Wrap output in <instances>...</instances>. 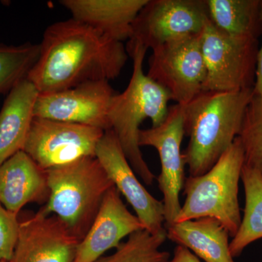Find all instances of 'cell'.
I'll return each instance as SVG.
<instances>
[{"instance_id":"cell-1","label":"cell","mask_w":262,"mask_h":262,"mask_svg":"<svg viewBox=\"0 0 262 262\" xmlns=\"http://www.w3.org/2000/svg\"><path fill=\"white\" fill-rule=\"evenodd\" d=\"M39 46L27 77L39 94L115 80L129 56L123 43L72 18L49 26Z\"/></svg>"},{"instance_id":"cell-2","label":"cell","mask_w":262,"mask_h":262,"mask_svg":"<svg viewBox=\"0 0 262 262\" xmlns=\"http://www.w3.org/2000/svg\"><path fill=\"white\" fill-rule=\"evenodd\" d=\"M253 89L203 91L184 106V130L189 137L183 152L189 176L207 173L238 137Z\"/></svg>"},{"instance_id":"cell-3","label":"cell","mask_w":262,"mask_h":262,"mask_svg":"<svg viewBox=\"0 0 262 262\" xmlns=\"http://www.w3.org/2000/svg\"><path fill=\"white\" fill-rule=\"evenodd\" d=\"M126 50L133 60L132 76L126 89L114 96L108 120L111 130L136 175L150 186L155 177L143 158L139 144V127L146 119L151 120V127L161 125L168 115V102L172 98L166 89L144 72L143 63L147 48L130 39Z\"/></svg>"},{"instance_id":"cell-4","label":"cell","mask_w":262,"mask_h":262,"mask_svg":"<svg viewBox=\"0 0 262 262\" xmlns=\"http://www.w3.org/2000/svg\"><path fill=\"white\" fill-rule=\"evenodd\" d=\"M49 200L39 211L57 215L80 241L89 232L114 184L96 157L46 170Z\"/></svg>"},{"instance_id":"cell-5","label":"cell","mask_w":262,"mask_h":262,"mask_svg":"<svg viewBox=\"0 0 262 262\" xmlns=\"http://www.w3.org/2000/svg\"><path fill=\"white\" fill-rule=\"evenodd\" d=\"M244 163V149L237 137L207 173L185 179V201L175 222L210 217L233 237L242 220L238 192Z\"/></svg>"},{"instance_id":"cell-6","label":"cell","mask_w":262,"mask_h":262,"mask_svg":"<svg viewBox=\"0 0 262 262\" xmlns=\"http://www.w3.org/2000/svg\"><path fill=\"white\" fill-rule=\"evenodd\" d=\"M202 53L206 68L203 91L235 92L253 89L258 40L232 37L208 18L201 34Z\"/></svg>"},{"instance_id":"cell-7","label":"cell","mask_w":262,"mask_h":262,"mask_svg":"<svg viewBox=\"0 0 262 262\" xmlns=\"http://www.w3.org/2000/svg\"><path fill=\"white\" fill-rule=\"evenodd\" d=\"M146 75L166 89L177 104L190 102L203 92L206 78L201 34L153 49Z\"/></svg>"},{"instance_id":"cell-8","label":"cell","mask_w":262,"mask_h":262,"mask_svg":"<svg viewBox=\"0 0 262 262\" xmlns=\"http://www.w3.org/2000/svg\"><path fill=\"white\" fill-rule=\"evenodd\" d=\"M105 131L96 127L34 117L24 151L42 168L96 157Z\"/></svg>"},{"instance_id":"cell-9","label":"cell","mask_w":262,"mask_h":262,"mask_svg":"<svg viewBox=\"0 0 262 262\" xmlns=\"http://www.w3.org/2000/svg\"><path fill=\"white\" fill-rule=\"evenodd\" d=\"M208 18L206 0H148L136 17L130 39L152 51L201 34Z\"/></svg>"},{"instance_id":"cell-10","label":"cell","mask_w":262,"mask_h":262,"mask_svg":"<svg viewBox=\"0 0 262 262\" xmlns=\"http://www.w3.org/2000/svg\"><path fill=\"white\" fill-rule=\"evenodd\" d=\"M184 135V106L177 103L169 107L161 125L139 132V146H152L159 154L161 172L158 182L163 195L166 226L175 222L182 208L179 195L185 182L186 165L181 146Z\"/></svg>"},{"instance_id":"cell-11","label":"cell","mask_w":262,"mask_h":262,"mask_svg":"<svg viewBox=\"0 0 262 262\" xmlns=\"http://www.w3.org/2000/svg\"><path fill=\"white\" fill-rule=\"evenodd\" d=\"M117 93L108 81H94L38 95L34 117L111 130L108 113Z\"/></svg>"},{"instance_id":"cell-12","label":"cell","mask_w":262,"mask_h":262,"mask_svg":"<svg viewBox=\"0 0 262 262\" xmlns=\"http://www.w3.org/2000/svg\"><path fill=\"white\" fill-rule=\"evenodd\" d=\"M96 158L134 208L144 229L152 234L165 230L163 201L151 195L139 182L113 130L105 131L96 147Z\"/></svg>"},{"instance_id":"cell-13","label":"cell","mask_w":262,"mask_h":262,"mask_svg":"<svg viewBox=\"0 0 262 262\" xmlns=\"http://www.w3.org/2000/svg\"><path fill=\"white\" fill-rule=\"evenodd\" d=\"M80 242L57 215L38 211L20 220L10 262H73Z\"/></svg>"},{"instance_id":"cell-14","label":"cell","mask_w":262,"mask_h":262,"mask_svg":"<svg viewBox=\"0 0 262 262\" xmlns=\"http://www.w3.org/2000/svg\"><path fill=\"white\" fill-rule=\"evenodd\" d=\"M144 229L114 186L103 198L89 232L79 243L73 262H96L108 250L118 247L122 239Z\"/></svg>"},{"instance_id":"cell-15","label":"cell","mask_w":262,"mask_h":262,"mask_svg":"<svg viewBox=\"0 0 262 262\" xmlns=\"http://www.w3.org/2000/svg\"><path fill=\"white\" fill-rule=\"evenodd\" d=\"M50 189L46 171L24 151L0 165V203L18 215L29 203L48 201Z\"/></svg>"},{"instance_id":"cell-16","label":"cell","mask_w":262,"mask_h":262,"mask_svg":"<svg viewBox=\"0 0 262 262\" xmlns=\"http://www.w3.org/2000/svg\"><path fill=\"white\" fill-rule=\"evenodd\" d=\"M148 0H61L72 18L119 41L130 39L133 25Z\"/></svg>"},{"instance_id":"cell-17","label":"cell","mask_w":262,"mask_h":262,"mask_svg":"<svg viewBox=\"0 0 262 262\" xmlns=\"http://www.w3.org/2000/svg\"><path fill=\"white\" fill-rule=\"evenodd\" d=\"M38 95L35 86L26 79L5 98L0 111V165L24 151Z\"/></svg>"},{"instance_id":"cell-18","label":"cell","mask_w":262,"mask_h":262,"mask_svg":"<svg viewBox=\"0 0 262 262\" xmlns=\"http://www.w3.org/2000/svg\"><path fill=\"white\" fill-rule=\"evenodd\" d=\"M167 238L184 246L205 262H234L229 232L210 217L174 222L166 226Z\"/></svg>"},{"instance_id":"cell-19","label":"cell","mask_w":262,"mask_h":262,"mask_svg":"<svg viewBox=\"0 0 262 262\" xmlns=\"http://www.w3.org/2000/svg\"><path fill=\"white\" fill-rule=\"evenodd\" d=\"M211 23L235 37L258 39L262 34L261 0H206Z\"/></svg>"},{"instance_id":"cell-20","label":"cell","mask_w":262,"mask_h":262,"mask_svg":"<svg viewBox=\"0 0 262 262\" xmlns=\"http://www.w3.org/2000/svg\"><path fill=\"white\" fill-rule=\"evenodd\" d=\"M241 181L245 192L244 213L229 244L233 258L238 257L250 244L262 238V176L256 169L244 165Z\"/></svg>"},{"instance_id":"cell-21","label":"cell","mask_w":262,"mask_h":262,"mask_svg":"<svg viewBox=\"0 0 262 262\" xmlns=\"http://www.w3.org/2000/svg\"><path fill=\"white\" fill-rule=\"evenodd\" d=\"M166 238V229L158 234L141 229L131 234L113 254L96 262H165L170 258V253L160 248Z\"/></svg>"},{"instance_id":"cell-22","label":"cell","mask_w":262,"mask_h":262,"mask_svg":"<svg viewBox=\"0 0 262 262\" xmlns=\"http://www.w3.org/2000/svg\"><path fill=\"white\" fill-rule=\"evenodd\" d=\"M39 44L26 42L20 46L0 43V94H8L27 79L39 56Z\"/></svg>"},{"instance_id":"cell-23","label":"cell","mask_w":262,"mask_h":262,"mask_svg":"<svg viewBox=\"0 0 262 262\" xmlns=\"http://www.w3.org/2000/svg\"><path fill=\"white\" fill-rule=\"evenodd\" d=\"M238 138L244 153V165L262 176V97L253 94L243 122Z\"/></svg>"},{"instance_id":"cell-24","label":"cell","mask_w":262,"mask_h":262,"mask_svg":"<svg viewBox=\"0 0 262 262\" xmlns=\"http://www.w3.org/2000/svg\"><path fill=\"white\" fill-rule=\"evenodd\" d=\"M19 225L18 215L0 203V261H11L18 241Z\"/></svg>"},{"instance_id":"cell-25","label":"cell","mask_w":262,"mask_h":262,"mask_svg":"<svg viewBox=\"0 0 262 262\" xmlns=\"http://www.w3.org/2000/svg\"><path fill=\"white\" fill-rule=\"evenodd\" d=\"M165 262H201L200 258L187 248L177 245L173 251V257Z\"/></svg>"},{"instance_id":"cell-26","label":"cell","mask_w":262,"mask_h":262,"mask_svg":"<svg viewBox=\"0 0 262 262\" xmlns=\"http://www.w3.org/2000/svg\"><path fill=\"white\" fill-rule=\"evenodd\" d=\"M261 19H262V0H261ZM253 93L256 96L262 97V45L258 49L257 62H256V78H255Z\"/></svg>"},{"instance_id":"cell-27","label":"cell","mask_w":262,"mask_h":262,"mask_svg":"<svg viewBox=\"0 0 262 262\" xmlns=\"http://www.w3.org/2000/svg\"><path fill=\"white\" fill-rule=\"evenodd\" d=\"M0 262H9V261H0Z\"/></svg>"}]
</instances>
